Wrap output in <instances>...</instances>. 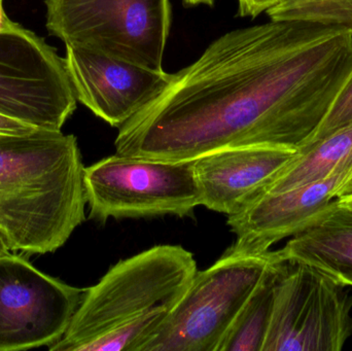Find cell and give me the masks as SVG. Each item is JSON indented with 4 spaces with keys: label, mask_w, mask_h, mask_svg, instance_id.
Wrapping results in <instances>:
<instances>
[{
    "label": "cell",
    "mask_w": 352,
    "mask_h": 351,
    "mask_svg": "<svg viewBox=\"0 0 352 351\" xmlns=\"http://www.w3.org/2000/svg\"><path fill=\"white\" fill-rule=\"evenodd\" d=\"M266 14L271 21L311 23L352 33V0H283Z\"/></svg>",
    "instance_id": "cell-16"
},
{
    "label": "cell",
    "mask_w": 352,
    "mask_h": 351,
    "mask_svg": "<svg viewBox=\"0 0 352 351\" xmlns=\"http://www.w3.org/2000/svg\"><path fill=\"white\" fill-rule=\"evenodd\" d=\"M283 262L309 266L342 286H352V210L333 206L275 251Z\"/></svg>",
    "instance_id": "cell-13"
},
{
    "label": "cell",
    "mask_w": 352,
    "mask_h": 351,
    "mask_svg": "<svg viewBox=\"0 0 352 351\" xmlns=\"http://www.w3.org/2000/svg\"><path fill=\"white\" fill-rule=\"evenodd\" d=\"M298 150L277 146L221 148L194 160L201 204L234 216L258 199L296 158Z\"/></svg>",
    "instance_id": "cell-12"
},
{
    "label": "cell",
    "mask_w": 352,
    "mask_h": 351,
    "mask_svg": "<svg viewBox=\"0 0 352 351\" xmlns=\"http://www.w3.org/2000/svg\"><path fill=\"white\" fill-rule=\"evenodd\" d=\"M238 16L254 19L283 0H237Z\"/></svg>",
    "instance_id": "cell-18"
},
{
    "label": "cell",
    "mask_w": 352,
    "mask_h": 351,
    "mask_svg": "<svg viewBox=\"0 0 352 351\" xmlns=\"http://www.w3.org/2000/svg\"><path fill=\"white\" fill-rule=\"evenodd\" d=\"M47 30L80 47L163 71L170 0H45Z\"/></svg>",
    "instance_id": "cell-5"
},
{
    "label": "cell",
    "mask_w": 352,
    "mask_h": 351,
    "mask_svg": "<svg viewBox=\"0 0 352 351\" xmlns=\"http://www.w3.org/2000/svg\"><path fill=\"white\" fill-rule=\"evenodd\" d=\"M6 16L3 8H2V0H0V29H1L2 24H3L4 16Z\"/></svg>",
    "instance_id": "cell-23"
},
{
    "label": "cell",
    "mask_w": 352,
    "mask_h": 351,
    "mask_svg": "<svg viewBox=\"0 0 352 351\" xmlns=\"http://www.w3.org/2000/svg\"><path fill=\"white\" fill-rule=\"evenodd\" d=\"M287 264L278 258L271 265L250 300L244 305L219 351H263L277 282Z\"/></svg>",
    "instance_id": "cell-15"
},
{
    "label": "cell",
    "mask_w": 352,
    "mask_h": 351,
    "mask_svg": "<svg viewBox=\"0 0 352 351\" xmlns=\"http://www.w3.org/2000/svg\"><path fill=\"white\" fill-rule=\"evenodd\" d=\"M78 139L35 129L0 135V235L10 251L55 253L86 220Z\"/></svg>",
    "instance_id": "cell-2"
},
{
    "label": "cell",
    "mask_w": 352,
    "mask_h": 351,
    "mask_svg": "<svg viewBox=\"0 0 352 351\" xmlns=\"http://www.w3.org/2000/svg\"><path fill=\"white\" fill-rule=\"evenodd\" d=\"M66 68L76 100L120 128L168 86L173 73L66 45Z\"/></svg>",
    "instance_id": "cell-11"
},
{
    "label": "cell",
    "mask_w": 352,
    "mask_h": 351,
    "mask_svg": "<svg viewBox=\"0 0 352 351\" xmlns=\"http://www.w3.org/2000/svg\"><path fill=\"white\" fill-rule=\"evenodd\" d=\"M352 72V33L271 21L230 31L119 128L117 154L190 161L235 146H307Z\"/></svg>",
    "instance_id": "cell-1"
},
{
    "label": "cell",
    "mask_w": 352,
    "mask_h": 351,
    "mask_svg": "<svg viewBox=\"0 0 352 351\" xmlns=\"http://www.w3.org/2000/svg\"><path fill=\"white\" fill-rule=\"evenodd\" d=\"M275 251H227L197 271L188 290L140 351H219L242 308L274 262Z\"/></svg>",
    "instance_id": "cell-4"
},
{
    "label": "cell",
    "mask_w": 352,
    "mask_h": 351,
    "mask_svg": "<svg viewBox=\"0 0 352 351\" xmlns=\"http://www.w3.org/2000/svg\"><path fill=\"white\" fill-rule=\"evenodd\" d=\"M35 129H38V128L0 115V135H20V134L30 133Z\"/></svg>",
    "instance_id": "cell-19"
},
{
    "label": "cell",
    "mask_w": 352,
    "mask_h": 351,
    "mask_svg": "<svg viewBox=\"0 0 352 351\" xmlns=\"http://www.w3.org/2000/svg\"><path fill=\"white\" fill-rule=\"evenodd\" d=\"M351 195L352 156L322 179L261 196L239 214L228 216V226L236 236L228 251L266 253L275 243L305 230L339 200Z\"/></svg>",
    "instance_id": "cell-10"
},
{
    "label": "cell",
    "mask_w": 352,
    "mask_h": 351,
    "mask_svg": "<svg viewBox=\"0 0 352 351\" xmlns=\"http://www.w3.org/2000/svg\"><path fill=\"white\" fill-rule=\"evenodd\" d=\"M351 124H352V72L335 98L332 106L329 109L318 131L307 146Z\"/></svg>",
    "instance_id": "cell-17"
},
{
    "label": "cell",
    "mask_w": 352,
    "mask_h": 351,
    "mask_svg": "<svg viewBox=\"0 0 352 351\" xmlns=\"http://www.w3.org/2000/svg\"><path fill=\"white\" fill-rule=\"evenodd\" d=\"M344 286L301 264H287L276 290L263 351H339L352 335Z\"/></svg>",
    "instance_id": "cell-8"
},
{
    "label": "cell",
    "mask_w": 352,
    "mask_h": 351,
    "mask_svg": "<svg viewBox=\"0 0 352 351\" xmlns=\"http://www.w3.org/2000/svg\"><path fill=\"white\" fill-rule=\"evenodd\" d=\"M197 263L182 245H157L111 268L86 288L64 335L51 351H140L173 313Z\"/></svg>",
    "instance_id": "cell-3"
},
{
    "label": "cell",
    "mask_w": 352,
    "mask_h": 351,
    "mask_svg": "<svg viewBox=\"0 0 352 351\" xmlns=\"http://www.w3.org/2000/svg\"><path fill=\"white\" fill-rule=\"evenodd\" d=\"M65 59L32 31L4 16L0 29V115L61 131L76 109Z\"/></svg>",
    "instance_id": "cell-7"
},
{
    "label": "cell",
    "mask_w": 352,
    "mask_h": 351,
    "mask_svg": "<svg viewBox=\"0 0 352 351\" xmlns=\"http://www.w3.org/2000/svg\"><path fill=\"white\" fill-rule=\"evenodd\" d=\"M351 156L352 124L300 148L296 158L261 196L281 193L322 179Z\"/></svg>",
    "instance_id": "cell-14"
},
{
    "label": "cell",
    "mask_w": 352,
    "mask_h": 351,
    "mask_svg": "<svg viewBox=\"0 0 352 351\" xmlns=\"http://www.w3.org/2000/svg\"><path fill=\"white\" fill-rule=\"evenodd\" d=\"M85 292L43 273L23 256H1L0 351L50 348L59 341Z\"/></svg>",
    "instance_id": "cell-9"
},
{
    "label": "cell",
    "mask_w": 352,
    "mask_h": 351,
    "mask_svg": "<svg viewBox=\"0 0 352 351\" xmlns=\"http://www.w3.org/2000/svg\"><path fill=\"white\" fill-rule=\"evenodd\" d=\"M215 0H184V3L188 5H199V4H205V5H213Z\"/></svg>",
    "instance_id": "cell-20"
},
{
    "label": "cell",
    "mask_w": 352,
    "mask_h": 351,
    "mask_svg": "<svg viewBox=\"0 0 352 351\" xmlns=\"http://www.w3.org/2000/svg\"><path fill=\"white\" fill-rule=\"evenodd\" d=\"M340 203L344 204L347 207L351 208L352 210V195L346 196V197L342 198V199L339 200Z\"/></svg>",
    "instance_id": "cell-22"
},
{
    "label": "cell",
    "mask_w": 352,
    "mask_h": 351,
    "mask_svg": "<svg viewBox=\"0 0 352 351\" xmlns=\"http://www.w3.org/2000/svg\"><path fill=\"white\" fill-rule=\"evenodd\" d=\"M8 253H10V251L8 249V245L4 242L1 235H0V257H1V256L8 255Z\"/></svg>",
    "instance_id": "cell-21"
},
{
    "label": "cell",
    "mask_w": 352,
    "mask_h": 351,
    "mask_svg": "<svg viewBox=\"0 0 352 351\" xmlns=\"http://www.w3.org/2000/svg\"><path fill=\"white\" fill-rule=\"evenodd\" d=\"M90 218L171 216L184 218L202 205L194 160L166 161L116 154L85 167Z\"/></svg>",
    "instance_id": "cell-6"
}]
</instances>
